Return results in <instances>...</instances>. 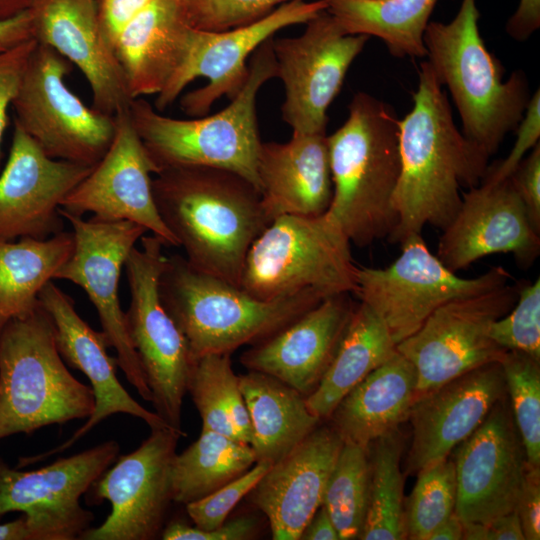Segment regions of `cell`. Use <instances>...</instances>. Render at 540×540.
I'll use <instances>...</instances> for the list:
<instances>
[{"instance_id": "obj_1", "label": "cell", "mask_w": 540, "mask_h": 540, "mask_svg": "<svg viewBox=\"0 0 540 540\" xmlns=\"http://www.w3.org/2000/svg\"><path fill=\"white\" fill-rule=\"evenodd\" d=\"M400 175L392 206L396 224L388 237L402 243L426 225L443 230L488 168L482 154L456 127L451 106L433 69L421 63L413 107L399 121Z\"/></svg>"}, {"instance_id": "obj_2", "label": "cell", "mask_w": 540, "mask_h": 540, "mask_svg": "<svg viewBox=\"0 0 540 540\" xmlns=\"http://www.w3.org/2000/svg\"><path fill=\"white\" fill-rule=\"evenodd\" d=\"M158 213L196 270L239 286L254 240L270 224L257 188L209 167L165 169L152 179Z\"/></svg>"}, {"instance_id": "obj_3", "label": "cell", "mask_w": 540, "mask_h": 540, "mask_svg": "<svg viewBox=\"0 0 540 540\" xmlns=\"http://www.w3.org/2000/svg\"><path fill=\"white\" fill-rule=\"evenodd\" d=\"M399 121L389 104L359 92L347 120L327 136L333 195L326 214L357 247L388 238L395 227Z\"/></svg>"}, {"instance_id": "obj_4", "label": "cell", "mask_w": 540, "mask_h": 540, "mask_svg": "<svg viewBox=\"0 0 540 540\" xmlns=\"http://www.w3.org/2000/svg\"><path fill=\"white\" fill-rule=\"evenodd\" d=\"M273 37L253 53L247 80L223 110L210 116L177 119L160 114L143 98L133 99L128 114L158 174L179 167H209L234 172L259 191V138L256 99L276 77ZM260 193V192H259Z\"/></svg>"}, {"instance_id": "obj_5", "label": "cell", "mask_w": 540, "mask_h": 540, "mask_svg": "<svg viewBox=\"0 0 540 540\" xmlns=\"http://www.w3.org/2000/svg\"><path fill=\"white\" fill-rule=\"evenodd\" d=\"M478 20L476 0H462L450 22L428 23L423 41L427 62L457 107L463 135L489 158L517 128L531 96L523 71L503 81V67L486 48Z\"/></svg>"}, {"instance_id": "obj_6", "label": "cell", "mask_w": 540, "mask_h": 540, "mask_svg": "<svg viewBox=\"0 0 540 540\" xmlns=\"http://www.w3.org/2000/svg\"><path fill=\"white\" fill-rule=\"evenodd\" d=\"M159 293L194 359L255 345L325 299L308 290L261 300L239 286L194 269L181 255L167 256Z\"/></svg>"}, {"instance_id": "obj_7", "label": "cell", "mask_w": 540, "mask_h": 540, "mask_svg": "<svg viewBox=\"0 0 540 540\" xmlns=\"http://www.w3.org/2000/svg\"><path fill=\"white\" fill-rule=\"evenodd\" d=\"M94 407L91 386L69 372L41 306L0 331V440L87 419Z\"/></svg>"}, {"instance_id": "obj_8", "label": "cell", "mask_w": 540, "mask_h": 540, "mask_svg": "<svg viewBox=\"0 0 540 540\" xmlns=\"http://www.w3.org/2000/svg\"><path fill=\"white\" fill-rule=\"evenodd\" d=\"M350 245L326 212L280 216L250 246L240 287L267 301L308 290L325 298L354 294L358 266Z\"/></svg>"}, {"instance_id": "obj_9", "label": "cell", "mask_w": 540, "mask_h": 540, "mask_svg": "<svg viewBox=\"0 0 540 540\" xmlns=\"http://www.w3.org/2000/svg\"><path fill=\"white\" fill-rule=\"evenodd\" d=\"M164 247L152 234L144 235L140 247L131 250L124 266L130 291L124 319L151 390L155 412L169 426L184 431L183 399L195 359L160 298L159 280L167 260Z\"/></svg>"}, {"instance_id": "obj_10", "label": "cell", "mask_w": 540, "mask_h": 540, "mask_svg": "<svg viewBox=\"0 0 540 540\" xmlns=\"http://www.w3.org/2000/svg\"><path fill=\"white\" fill-rule=\"evenodd\" d=\"M72 64L37 42L13 101L17 122L51 158L94 166L115 135V116L88 107L67 86Z\"/></svg>"}, {"instance_id": "obj_11", "label": "cell", "mask_w": 540, "mask_h": 540, "mask_svg": "<svg viewBox=\"0 0 540 540\" xmlns=\"http://www.w3.org/2000/svg\"><path fill=\"white\" fill-rule=\"evenodd\" d=\"M400 245L401 254L388 267H357L354 292L380 317L396 344L416 332L445 303L511 280L502 266L473 278L456 275L430 252L421 234L411 235Z\"/></svg>"}, {"instance_id": "obj_12", "label": "cell", "mask_w": 540, "mask_h": 540, "mask_svg": "<svg viewBox=\"0 0 540 540\" xmlns=\"http://www.w3.org/2000/svg\"><path fill=\"white\" fill-rule=\"evenodd\" d=\"M521 285L507 283L449 301L396 344L415 368L416 397L475 368L500 362L507 350L490 338L489 330L514 306Z\"/></svg>"}, {"instance_id": "obj_13", "label": "cell", "mask_w": 540, "mask_h": 540, "mask_svg": "<svg viewBox=\"0 0 540 540\" xmlns=\"http://www.w3.org/2000/svg\"><path fill=\"white\" fill-rule=\"evenodd\" d=\"M60 214L72 227L74 249L54 280L69 281L87 294L97 311L101 331L116 350L118 367L139 395L151 402V390L130 342L118 292L125 262L148 231L130 221L84 219L61 208Z\"/></svg>"}, {"instance_id": "obj_14", "label": "cell", "mask_w": 540, "mask_h": 540, "mask_svg": "<svg viewBox=\"0 0 540 540\" xmlns=\"http://www.w3.org/2000/svg\"><path fill=\"white\" fill-rule=\"evenodd\" d=\"M326 0L284 3L263 18L224 31L193 28L186 58L167 88L156 96L154 108L162 112L169 107L194 79L204 77L207 85L181 98L182 111L203 116L220 97L232 100L244 86L249 56L279 30L307 23L326 10Z\"/></svg>"}, {"instance_id": "obj_15", "label": "cell", "mask_w": 540, "mask_h": 540, "mask_svg": "<svg viewBox=\"0 0 540 540\" xmlns=\"http://www.w3.org/2000/svg\"><path fill=\"white\" fill-rule=\"evenodd\" d=\"M172 427L151 429L133 452L118 457L88 489L90 503H111L105 521L80 540H151L161 536L172 500L170 471L180 437Z\"/></svg>"}, {"instance_id": "obj_16", "label": "cell", "mask_w": 540, "mask_h": 540, "mask_svg": "<svg viewBox=\"0 0 540 540\" xmlns=\"http://www.w3.org/2000/svg\"><path fill=\"white\" fill-rule=\"evenodd\" d=\"M297 37L272 40L285 88L282 118L293 131L326 133L327 110L369 37L346 33L324 10Z\"/></svg>"}, {"instance_id": "obj_17", "label": "cell", "mask_w": 540, "mask_h": 540, "mask_svg": "<svg viewBox=\"0 0 540 540\" xmlns=\"http://www.w3.org/2000/svg\"><path fill=\"white\" fill-rule=\"evenodd\" d=\"M455 451V513L487 524L515 511L526 469L525 449L507 394Z\"/></svg>"}, {"instance_id": "obj_18", "label": "cell", "mask_w": 540, "mask_h": 540, "mask_svg": "<svg viewBox=\"0 0 540 540\" xmlns=\"http://www.w3.org/2000/svg\"><path fill=\"white\" fill-rule=\"evenodd\" d=\"M114 138L104 156L64 198L61 209L73 215L92 213L108 221L143 226L166 247H178L163 223L153 196L156 168L133 127L128 109L115 115Z\"/></svg>"}, {"instance_id": "obj_19", "label": "cell", "mask_w": 540, "mask_h": 540, "mask_svg": "<svg viewBox=\"0 0 540 540\" xmlns=\"http://www.w3.org/2000/svg\"><path fill=\"white\" fill-rule=\"evenodd\" d=\"M539 232L510 178L462 192L460 207L442 230L436 256L456 272L478 259L511 253L518 265L530 267L540 254Z\"/></svg>"}, {"instance_id": "obj_20", "label": "cell", "mask_w": 540, "mask_h": 540, "mask_svg": "<svg viewBox=\"0 0 540 540\" xmlns=\"http://www.w3.org/2000/svg\"><path fill=\"white\" fill-rule=\"evenodd\" d=\"M92 167L49 157L14 121L0 174V240L46 239L62 232L61 204Z\"/></svg>"}, {"instance_id": "obj_21", "label": "cell", "mask_w": 540, "mask_h": 540, "mask_svg": "<svg viewBox=\"0 0 540 540\" xmlns=\"http://www.w3.org/2000/svg\"><path fill=\"white\" fill-rule=\"evenodd\" d=\"M39 305L53 321L57 347L64 362L80 370L90 381L95 407L84 425L70 438L42 454L22 458L21 466L67 450L113 414L125 413L137 417L151 429L171 427L156 412L144 408L126 391L116 374L117 360L108 354L107 348L110 346L104 333L94 330L80 317L74 300L56 286L53 280L41 290Z\"/></svg>"}, {"instance_id": "obj_22", "label": "cell", "mask_w": 540, "mask_h": 540, "mask_svg": "<svg viewBox=\"0 0 540 540\" xmlns=\"http://www.w3.org/2000/svg\"><path fill=\"white\" fill-rule=\"evenodd\" d=\"M499 362L485 364L421 395L412 404V442L406 473L447 458L484 421L505 395Z\"/></svg>"}, {"instance_id": "obj_23", "label": "cell", "mask_w": 540, "mask_h": 540, "mask_svg": "<svg viewBox=\"0 0 540 540\" xmlns=\"http://www.w3.org/2000/svg\"><path fill=\"white\" fill-rule=\"evenodd\" d=\"M34 39L75 65L86 78L92 107L115 116L132 101L113 46L105 37L96 0H35Z\"/></svg>"}, {"instance_id": "obj_24", "label": "cell", "mask_w": 540, "mask_h": 540, "mask_svg": "<svg viewBox=\"0 0 540 540\" xmlns=\"http://www.w3.org/2000/svg\"><path fill=\"white\" fill-rule=\"evenodd\" d=\"M355 307L348 293L329 296L271 337L252 345L241 355V363L307 397L329 367Z\"/></svg>"}, {"instance_id": "obj_25", "label": "cell", "mask_w": 540, "mask_h": 540, "mask_svg": "<svg viewBox=\"0 0 540 540\" xmlns=\"http://www.w3.org/2000/svg\"><path fill=\"white\" fill-rule=\"evenodd\" d=\"M344 441L331 426L316 427L272 464L251 491L268 519L272 539L299 540L322 504L324 490Z\"/></svg>"}, {"instance_id": "obj_26", "label": "cell", "mask_w": 540, "mask_h": 540, "mask_svg": "<svg viewBox=\"0 0 540 540\" xmlns=\"http://www.w3.org/2000/svg\"><path fill=\"white\" fill-rule=\"evenodd\" d=\"M117 441H105L32 471L10 468L0 459V517L9 512L48 514L87 530L94 515L80 497L116 461Z\"/></svg>"}, {"instance_id": "obj_27", "label": "cell", "mask_w": 540, "mask_h": 540, "mask_svg": "<svg viewBox=\"0 0 540 540\" xmlns=\"http://www.w3.org/2000/svg\"><path fill=\"white\" fill-rule=\"evenodd\" d=\"M257 176L269 222L285 215H323L333 195L326 133L293 131L286 143L261 142Z\"/></svg>"}, {"instance_id": "obj_28", "label": "cell", "mask_w": 540, "mask_h": 540, "mask_svg": "<svg viewBox=\"0 0 540 540\" xmlns=\"http://www.w3.org/2000/svg\"><path fill=\"white\" fill-rule=\"evenodd\" d=\"M183 0H154L119 33L114 51L131 99L162 93L183 64L193 27Z\"/></svg>"}, {"instance_id": "obj_29", "label": "cell", "mask_w": 540, "mask_h": 540, "mask_svg": "<svg viewBox=\"0 0 540 540\" xmlns=\"http://www.w3.org/2000/svg\"><path fill=\"white\" fill-rule=\"evenodd\" d=\"M412 363L397 350L336 406L330 419L344 442L368 448L409 418L417 395Z\"/></svg>"}, {"instance_id": "obj_30", "label": "cell", "mask_w": 540, "mask_h": 540, "mask_svg": "<svg viewBox=\"0 0 540 540\" xmlns=\"http://www.w3.org/2000/svg\"><path fill=\"white\" fill-rule=\"evenodd\" d=\"M238 379L256 462L276 463L318 426L320 419L308 409L306 397L289 385L251 370Z\"/></svg>"}, {"instance_id": "obj_31", "label": "cell", "mask_w": 540, "mask_h": 540, "mask_svg": "<svg viewBox=\"0 0 540 540\" xmlns=\"http://www.w3.org/2000/svg\"><path fill=\"white\" fill-rule=\"evenodd\" d=\"M396 352V343L380 317L356 305L336 353L317 388L306 397L310 412L329 418L339 402Z\"/></svg>"}, {"instance_id": "obj_32", "label": "cell", "mask_w": 540, "mask_h": 540, "mask_svg": "<svg viewBox=\"0 0 540 540\" xmlns=\"http://www.w3.org/2000/svg\"><path fill=\"white\" fill-rule=\"evenodd\" d=\"M74 249L71 232L46 239L0 240V331L39 308V294Z\"/></svg>"}, {"instance_id": "obj_33", "label": "cell", "mask_w": 540, "mask_h": 540, "mask_svg": "<svg viewBox=\"0 0 540 540\" xmlns=\"http://www.w3.org/2000/svg\"><path fill=\"white\" fill-rule=\"evenodd\" d=\"M438 0H326V10L349 34L380 38L396 57H424L423 41Z\"/></svg>"}, {"instance_id": "obj_34", "label": "cell", "mask_w": 540, "mask_h": 540, "mask_svg": "<svg viewBox=\"0 0 540 540\" xmlns=\"http://www.w3.org/2000/svg\"><path fill=\"white\" fill-rule=\"evenodd\" d=\"M256 463L250 444L202 428L200 436L175 455L170 471L172 500L187 505L248 471Z\"/></svg>"}, {"instance_id": "obj_35", "label": "cell", "mask_w": 540, "mask_h": 540, "mask_svg": "<svg viewBox=\"0 0 540 540\" xmlns=\"http://www.w3.org/2000/svg\"><path fill=\"white\" fill-rule=\"evenodd\" d=\"M187 392L201 416L202 428L250 444V419L230 354L196 358L189 374Z\"/></svg>"}, {"instance_id": "obj_36", "label": "cell", "mask_w": 540, "mask_h": 540, "mask_svg": "<svg viewBox=\"0 0 540 540\" xmlns=\"http://www.w3.org/2000/svg\"><path fill=\"white\" fill-rule=\"evenodd\" d=\"M403 448L404 440L399 428L375 439L368 446L369 501L359 539H406L404 476L400 469Z\"/></svg>"}, {"instance_id": "obj_37", "label": "cell", "mask_w": 540, "mask_h": 540, "mask_svg": "<svg viewBox=\"0 0 540 540\" xmlns=\"http://www.w3.org/2000/svg\"><path fill=\"white\" fill-rule=\"evenodd\" d=\"M369 486L368 448L344 442L322 500L340 540L360 538L368 509Z\"/></svg>"}, {"instance_id": "obj_38", "label": "cell", "mask_w": 540, "mask_h": 540, "mask_svg": "<svg viewBox=\"0 0 540 540\" xmlns=\"http://www.w3.org/2000/svg\"><path fill=\"white\" fill-rule=\"evenodd\" d=\"M456 473L453 459L445 458L421 469L404 500L406 539L429 540L432 532L455 512Z\"/></svg>"}, {"instance_id": "obj_39", "label": "cell", "mask_w": 540, "mask_h": 540, "mask_svg": "<svg viewBox=\"0 0 540 540\" xmlns=\"http://www.w3.org/2000/svg\"><path fill=\"white\" fill-rule=\"evenodd\" d=\"M499 363L527 462L540 467V361L526 353L507 350Z\"/></svg>"}, {"instance_id": "obj_40", "label": "cell", "mask_w": 540, "mask_h": 540, "mask_svg": "<svg viewBox=\"0 0 540 540\" xmlns=\"http://www.w3.org/2000/svg\"><path fill=\"white\" fill-rule=\"evenodd\" d=\"M490 338L505 350L528 354L540 361V279L521 285L516 303L494 321Z\"/></svg>"}, {"instance_id": "obj_41", "label": "cell", "mask_w": 540, "mask_h": 540, "mask_svg": "<svg viewBox=\"0 0 540 540\" xmlns=\"http://www.w3.org/2000/svg\"><path fill=\"white\" fill-rule=\"evenodd\" d=\"M293 0H189L184 3L190 26L224 31L257 21Z\"/></svg>"}, {"instance_id": "obj_42", "label": "cell", "mask_w": 540, "mask_h": 540, "mask_svg": "<svg viewBox=\"0 0 540 540\" xmlns=\"http://www.w3.org/2000/svg\"><path fill=\"white\" fill-rule=\"evenodd\" d=\"M270 466L271 464L266 461L256 462L236 479L211 494L185 505L194 526L205 531L221 526L241 499L251 493Z\"/></svg>"}, {"instance_id": "obj_43", "label": "cell", "mask_w": 540, "mask_h": 540, "mask_svg": "<svg viewBox=\"0 0 540 540\" xmlns=\"http://www.w3.org/2000/svg\"><path fill=\"white\" fill-rule=\"evenodd\" d=\"M516 130V140L507 157L487 168L482 180L497 182L507 179L525 157L539 143L540 137V93L530 97L522 119Z\"/></svg>"}, {"instance_id": "obj_44", "label": "cell", "mask_w": 540, "mask_h": 540, "mask_svg": "<svg viewBox=\"0 0 540 540\" xmlns=\"http://www.w3.org/2000/svg\"><path fill=\"white\" fill-rule=\"evenodd\" d=\"M81 532L60 518L23 512L15 520L0 523V540H79Z\"/></svg>"}, {"instance_id": "obj_45", "label": "cell", "mask_w": 540, "mask_h": 540, "mask_svg": "<svg viewBox=\"0 0 540 540\" xmlns=\"http://www.w3.org/2000/svg\"><path fill=\"white\" fill-rule=\"evenodd\" d=\"M37 41L32 38L0 51V154L7 127L8 109L18 93L24 72Z\"/></svg>"}, {"instance_id": "obj_46", "label": "cell", "mask_w": 540, "mask_h": 540, "mask_svg": "<svg viewBox=\"0 0 540 540\" xmlns=\"http://www.w3.org/2000/svg\"><path fill=\"white\" fill-rule=\"evenodd\" d=\"M258 528L256 518L240 516L221 526L205 531L180 520L171 521L161 533L164 540H246L253 538Z\"/></svg>"}, {"instance_id": "obj_47", "label": "cell", "mask_w": 540, "mask_h": 540, "mask_svg": "<svg viewBox=\"0 0 540 540\" xmlns=\"http://www.w3.org/2000/svg\"><path fill=\"white\" fill-rule=\"evenodd\" d=\"M533 227L540 233V145L536 144L509 177Z\"/></svg>"}, {"instance_id": "obj_48", "label": "cell", "mask_w": 540, "mask_h": 540, "mask_svg": "<svg viewBox=\"0 0 540 540\" xmlns=\"http://www.w3.org/2000/svg\"><path fill=\"white\" fill-rule=\"evenodd\" d=\"M515 512L522 527L524 539H540V467L528 464Z\"/></svg>"}, {"instance_id": "obj_49", "label": "cell", "mask_w": 540, "mask_h": 540, "mask_svg": "<svg viewBox=\"0 0 540 540\" xmlns=\"http://www.w3.org/2000/svg\"><path fill=\"white\" fill-rule=\"evenodd\" d=\"M154 0H96L102 31L114 48L122 29Z\"/></svg>"}, {"instance_id": "obj_50", "label": "cell", "mask_w": 540, "mask_h": 540, "mask_svg": "<svg viewBox=\"0 0 540 540\" xmlns=\"http://www.w3.org/2000/svg\"><path fill=\"white\" fill-rule=\"evenodd\" d=\"M463 539L524 540V535L518 515L512 511L487 524L463 522Z\"/></svg>"}, {"instance_id": "obj_51", "label": "cell", "mask_w": 540, "mask_h": 540, "mask_svg": "<svg viewBox=\"0 0 540 540\" xmlns=\"http://www.w3.org/2000/svg\"><path fill=\"white\" fill-rule=\"evenodd\" d=\"M540 27V0H520L506 24V31L517 41L528 39Z\"/></svg>"}, {"instance_id": "obj_52", "label": "cell", "mask_w": 540, "mask_h": 540, "mask_svg": "<svg viewBox=\"0 0 540 540\" xmlns=\"http://www.w3.org/2000/svg\"><path fill=\"white\" fill-rule=\"evenodd\" d=\"M33 37L31 11L0 20V51L12 48Z\"/></svg>"}, {"instance_id": "obj_53", "label": "cell", "mask_w": 540, "mask_h": 540, "mask_svg": "<svg viewBox=\"0 0 540 540\" xmlns=\"http://www.w3.org/2000/svg\"><path fill=\"white\" fill-rule=\"evenodd\" d=\"M300 539L303 540H340L330 515L323 504L314 513L305 526Z\"/></svg>"}, {"instance_id": "obj_54", "label": "cell", "mask_w": 540, "mask_h": 540, "mask_svg": "<svg viewBox=\"0 0 540 540\" xmlns=\"http://www.w3.org/2000/svg\"><path fill=\"white\" fill-rule=\"evenodd\" d=\"M463 539V522L454 512L430 535L429 540Z\"/></svg>"}, {"instance_id": "obj_55", "label": "cell", "mask_w": 540, "mask_h": 540, "mask_svg": "<svg viewBox=\"0 0 540 540\" xmlns=\"http://www.w3.org/2000/svg\"><path fill=\"white\" fill-rule=\"evenodd\" d=\"M35 0H0V20L29 10Z\"/></svg>"}, {"instance_id": "obj_56", "label": "cell", "mask_w": 540, "mask_h": 540, "mask_svg": "<svg viewBox=\"0 0 540 540\" xmlns=\"http://www.w3.org/2000/svg\"><path fill=\"white\" fill-rule=\"evenodd\" d=\"M367 1H376V0H367Z\"/></svg>"}, {"instance_id": "obj_57", "label": "cell", "mask_w": 540, "mask_h": 540, "mask_svg": "<svg viewBox=\"0 0 540 540\" xmlns=\"http://www.w3.org/2000/svg\"><path fill=\"white\" fill-rule=\"evenodd\" d=\"M183 1L186 2V1H189V0H183Z\"/></svg>"}]
</instances>
